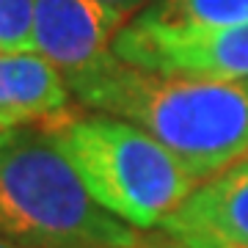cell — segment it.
<instances>
[{
  "instance_id": "ba28073f",
  "label": "cell",
  "mask_w": 248,
  "mask_h": 248,
  "mask_svg": "<svg viewBox=\"0 0 248 248\" xmlns=\"http://www.w3.org/2000/svg\"><path fill=\"white\" fill-rule=\"evenodd\" d=\"M135 17L166 28H226L248 22V0H152Z\"/></svg>"
},
{
  "instance_id": "9c48e42d",
  "label": "cell",
  "mask_w": 248,
  "mask_h": 248,
  "mask_svg": "<svg viewBox=\"0 0 248 248\" xmlns=\"http://www.w3.org/2000/svg\"><path fill=\"white\" fill-rule=\"evenodd\" d=\"M0 50H33V0H0Z\"/></svg>"
},
{
  "instance_id": "2e32d148",
  "label": "cell",
  "mask_w": 248,
  "mask_h": 248,
  "mask_svg": "<svg viewBox=\"0 0 248 248\" xmlns=\"http://www.w3.org/2000/svg\"><path fill=\"white\" fill-rule=\"evenodd\" d=\"M246 160H248V157H246Z\"/></svg>"
},
{
  "instance_id": "7a4b0ae2",
  "label": "cell",
  "mask_w": 248,
  "mask_h": 248,
  "mask_svg": "<svg viewBox=\"0 0 248 248\" xmlns=\"http://www.w3.org/2000/svg\"><path fill=\"white\" fill-rule=\"evenodd\" d=\"M94 202L138 232L160 229L202 185L141 127L108 113H69L47 127Z\"/></svg>"
},
{
  "instance_id": "5bb4252c",
  "label": "cell",
  "mask_w": 248,
  "mask_h": 248,
  "mask_svg": "<svg viewBox=\"0 0 248 248\" xmlns=\"http://www.w3.org/2000/svg\"><path fill=\"white\" fill-rule=\"evenodd\" d=\"M0 248H22V246H14V243H9V240L0 237Z\"/></svg>"
},
{
  "instance_id": "6da1fadb",
  "label": "cell",
  "mask_w": 248,
  "mask_h": 248,
  "mask_svg": "<svg viewBox=\"0 0 248 248\" xmlns=\"http://www.w3.org/2000/svg\"><path fill=\"white\" fill-rule=\"evenodd\" d=\"M69 91L89 110L141 127L199 182L248 157V78L157 75L110 55Z\"/></svg>"
},
{
  "instance_id": "8fae6325",
  "label": "cell",
  "mask_w": 248,
  "mask_h": 248,
  "mask_svg": "<svg viewBox=\"0 0 248 248\" xmlns=\"http://www.w3.org/2000/svg\"><path fill=\"white\" fill-rule=\"evenodd\" d=\"M179 240L187 243L190 248H248L243 243H229V240L210 237V234H185V237H179Z\"/></svg>"
},
{
  "instance_id": "30bf717a",
  "label": "cell",
  "mask_w": 248,
  "mask_h": 248,
  "mask_svg": "<svg viewBox=\"0 0 248 248\" xmlns=\"http://www.w3.org/2000/svg\"><path fill=\"white\" fill-rule=\"evenodd\" d=\"M133 248H190V246L182 243L179 237H174V234H169V232L157 229L152 234H146V237H141Z\"/></svg>"
},
{
  "instance_id": "7c38bea8",
  "label": "cell",
  "mask_w": 248,
  "mask_h": 248,
  "mask_svg": "<svg viewBox=\"0 0 248 248\" xmlns=\"http://www.w3.org/2000/svg\"><path fill=\"white\" fill-rule=\"evenodd\" d=\"M99 3H105V6H110L113 11H119L122 17L130 19V14H133V11H138L141 6L146 9V6H149L152 0H99Z\"/></svg>"
},
{
  "instance_id": "9a60e30c",
  "label": "cell",
  "mask_w": 248,
  "mask_h": 248,
  "mask_svg": "<svg viewBox=\"0 0 248 248\" xmlns=\"http://www.w3.org/2000/svg\"><path fill=\"white\" fill-rule=\"evenodd\" d=\"M0 53H3V50H0Z\"/></svg>"
},
{
  "instance_id": "4fadbf2b",
  "label": "cell",
  "mask_w": 248,
  "mask_h": 248,
  "mask_svg": "<svg viewBox=\"0 0 248 248\" xmlns=\"http://www.w3.org/2000/svg\"><path fill=\"white\" fill-rule=\"evenodd\" d=\"M19 127H22V124H17L14 119H9V116H0V146L9 141V138L17 133Z\"/></svg>"
},
{
  "instance_id": "5b68a950",
  "label": "cell",
  "mask_w": 248,
  "mask_h": 248,
  "mask_svg": "<svg viewBox=\"0 0 248 248\" xmlns=\"http://www.w3.org/2000/svg\"><path fill=\"white\" fill-rule=\"evenodd\" d=\"M124 22L127 17L99 0H33V50L72 86L113 55Z\"/></svg>"
},
{
  "instance_id": "3957f363",
  "label": "cell",
  "mask_w": 248,
  "mask_h": 248,
  "mask_svg": "<svg viewBox=\"0 0 248 248\" xmlns=\"http://www.w3.org/2000/svg\"><path fill=\"white\" fill-rule=\"evenodd\" d=\"M0 237L22 248H133L141 234L102 210L47 130L0 146Z\"/></svg>"
},
{
  "instance_id": "277c9868",
  "label": "cell",
  "mask_w": 248,
  "mask_h": 248,
  "mask_svg": "<svg viewBox=\"0 0 248 248\" xmlns=\"http://www.w3.org/2000/svg\"><path fill=\"white\" fill-rule=\"evenodd\" d=\"M119 61L157 75L248 78V22L226 28H166L130 17L113 39Z\"/></svg>"
},
{
  "instance_id": "52a82bcc",
  "label": "cell",
  "mask_w": 248,
  "mask_h": 248,
  "mask_svg": "<svg viewBox=\"0 0 248 248\" xmlns=\"http://www.w3.org/2000/svg\"><path fill=\"white\" fill-rule=\"evenodd\" d=\"M69 97V83L45 55L33 50L0 53V116L25 127L63 113Z\"/></svg>"
},
{
  "instance_id": "8992f818",
  "label": "cell",
  "mask_w": 248,
  "mask_h": 248,
  "mask_svg": "<svg viewBox=\"0 0 248 248\" xmlns=\"http://www.w3.org/2000/svg\"><path fill=\"white\" fill-rule=\"evenodd\" d=\"M160 229L174 237L210 234L248 246V160L202 182Z\"/></svg>"
}]
</instances>
